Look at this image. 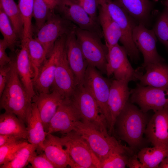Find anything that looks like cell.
Returning <instances> with one entry per match:
<instances>
[{"label": "cell", "instance_id": "3957f363", "mask_svg": "<svg viewBox=\"0 0 168 168\" xmlns=\"http://www.w3.org/2000/svg\"><path fill=\"white\" fill-rule=\"evenodd\" d=\"M74 130L86 140L101 163L114 153L129 156L134 154V151L129 147L122 145L114 137L104 133L91 124L79 121L76 123Z\"/></svg>", "mask_w": 168, "mask_h": 168}, {"label": "cell", "instance_id": "ba28073f", "mask_svg": "<svg viewBox=\"0 0 168 168\" xmlns=\"http://www.w3.org/2000/svg\"><path fill=\"white\" fill-rule=\"evenodd\" d=\"M112 81L104 77L96 68L88 65L83 85L91 94L96 101L108 125L111 124V118L108 105L110 89Z\"/></svg>", "mask_w": 168, "mask_h": 168}, {"label": "cell", "instance_id": "44dd1931", "mask_svg": "<svg viewBox=\"0 0 168 168\" xmlns=\"http://www.w3.org/2000/svg\"><path fill=\"white\" fill-rule=\"evenodd\" d=\"M64 98L57 92L35 94L32 102L35 103L39 111L45 132L47 133L50 122Z\"/></svg>", "mask_w": 168, "mask_h": 168}, {"label": "cell", "instance_id": "83f0119b", "mask_svg": "<svg viewBox=\"0 0 168 168\" xmlns=\"http://www.w3.org/2000/svg\"><path fill=\"white\" fill-rule=\"evenodd\" d=\"M140 161L147 168H157L162 161L168 156V145L143 147L138 152Z\"/></svg>", "mask_w": 168, "mask_h": 168}, {"label": "cell", "instance_id": "603a6c76", "mask_svg": "<svg viewBox=\"0 0 168 168\" xmlns=\"http://www.w3.org/2000/svg\"><path fill=\"white\" fill-rule=\"evenodd\" d=\"M26 124L28 142L35 145L38 152H43V143L47 133L34 103H32L27 116Z\"/></svg>", "mask_w": 168, "mask_h": 168}, {"label": "cell", "instance_id": "60d3db41", "mask_svg": "<svg viewBox=\"0 0 168 168\" xmlns=\"http://www.w3.org/2000/svg\"><path fill=\"white\" fill-rule=\"evenodd\" d=\"M6 42L2 39L0 40V67L9 64L11 61V58L9 57L6 52L8 48Z\"/></svg>", "mask_w": 168, "mask_h": 168}, {"label": "cell", "instance_id": "f6af8a7d", "mask_svg": "<svg viewBox=\"0 0 168 168\" xmlns=\"http://www.w3.org/2000/svg\"><path fill=\"white\" fill-rule=\"evenodd\" d=\"M159 168H168V156L166 157L160 164Z\"/></svg>", "mask_w": 168, "mask_h": 168}, {"label": "cell", "instance_id": "8fae6325", "mask_svg": "<svg viewBox=\"0 0 168 168\" xmlns=\"http://www.w3.org/2000/svg\"><path fill=\"white\" fill-rule=\"evenodd\" d=\"M67 35H64L56 40L52 52L41 67L37 76L34 81L36 94L50 92L58 60L65 47Z\"/></svg>", "mask_w": 168, "mask_h": 168}, {"label": "cell", "instance_id": "ee69618b", "mask_svg": "<svg viewBox=\"0 0 168 168\" xmlns=\"http://www.w3.org/2000/svg\"><path fill=\"white\" fill-rule=\"evenodd\" d=\"M51 10L54 11L60 0H43Z\"/></svg>", "mask_w": 168, "mask_h": 168}, {"label": "cell", "instance_id": "5bb4252c", "mask_svg": "<svg viewBox=\"0 0 168 168\" xmlns=\"http://www.w3.org/2000/svg\"><path fill=\"white\" fill-rule=\"evenodd\" d=\"M133 38L136 46L143 57L141 70L149 65L164 61V59L157 52V38L153 30H149L144 24L138 23L134 28Z\"/></svg>", "mask_w": 168, "mask_h": 168}, {"label": "cell", "instance_id": "f35d334b", "mask_svg": "<svg viewBox=\"0 0 168 168\" xmlns=\"http://www.w3.org/2000/svg\"><path fill=\"white\" fill-rule=\"evenodd\" d=\"M35 154L30 158L29 163L33 168H55V166L44 152L39 155Z\"/></svg>", "mask_w": 168, "mask_h": 168}, {"label": "cell", "instance_id": "7c38bea8", "mask_svg": "<svg viewBox=\"0 0 168 168\" xmlns=\"http://www.w3.org/2000/svg\"><path fill=\"white\" fill-rule=\"evenodd\" d=\"M55 12L79 28L103 35L99 22L94 20L87 12L72 0H60Z\"/></svg>", "mask_w": 168, "mask_h": 168}, {"label": "cell", "instance_id": "836d02e7", "mask_svg": "<svg viewBox=\"0 0 168 168\" xmlns=\"http://www.w3.org/2000/svg\"><path fill=\"white\" fill-rule=\"evenodd\" d=\"M54 12L50 9L43 0H34L32 13L35 20L33 31L37 34Z\"/></svg>", "mask_w": 168, "mask_h": 168}, {"label": "cell", "instance_id": "7402d4cb", "mask_svg": "<svg viewBox=\"0 0 168 168\" xmlns=\"http://www.w3.org/2000/svg\"><path fill=\"white\" fill-rule=\"evenodd\" d=\"M143 74L136 70V77L139 84L143 86L168 88V65L164 62L149 65Z\"/></svg>", "mask_w": 168, "mask_h": 168}, {"label": "cell", "instance_id": "ac0fdd59", "mask_svg": "<svg viewBox=\"0 0 168 168\" xmlns=\"http://www.w3.org/2000/svg\"><path fill=\"white\" fill-rule=\"evenodd\" d=\"M144 134L153 146L168 145V105L154 112Z\"/></svg>", "mask_w": 168, "mask_h": 168}, {"label": "cell", "instance_id": "7a4b0ae2", "mask_svg": "<svg viewBox=\"0 0 168 168\" xmlns=\"http://www.w3.org/2000/svg\"><path fill=\"white\" fill-rule=\"evenodd\" d=\"M11 69L7 81L0 96L1 109L16 115L24 124L32 104L18 75L15 57L11 58Z\"/></svg>", "mask_w": 168, "mask_h": 168}, {"label": "cell", "instance_id": "4dcf8cb0", "mask_svg": "<svg viewBox=\"0 0 168 168\" xmlns=\"http://www.w3.org/2000/svg\"><path fill=\"white\" fill-rule=\"evenodd\" d=\"M34 0H18V6L23 21V33L21 41H26L32 37V23Z\"/></svg>", "mask_w": 168, "mask_h": 168}, {"label": "cell", "instance_id": "9a60e30c", "mask_svg": "<svg viewBox=\"0 0 168 168\" xmlns=\"http://www.w3.org/2000/svg\"><path fill=\"white\" fill-rule=\"evenodd\" d=\"M77 86L75 76L68 62L65 46L58 61L51 91L57 92L64 99H69Z\"/></svg>", "mask_w": 168, "mask_h": 168}, {"label": "cell", "instance_id": "b9f144b4", "mask_svg": "<svg viewBox=\"0 0 168 168\" xmlns=\"http://www.w3.org/2000/svg\"><path fill=\"white\" fill-rule=\"evenodd\" d=\"M22 139H25L12 135L0 134V147L15 142Z\"/></svg>", "mask_w": 168, "mask_h": 168}, {"label": "cell", "instance_id": "f546056e", "mask_svg": "<svg viewBox=\"0 0 168 168\" xmlns=\"http://www.w3.org/2000/svg\"><path fill=\"white\" fill-rule=\"evenodd\" d=\"M0 7L9 18L14 30L21 41L23 36V21L18 4L14 0H0Z\"/></svg>", "mask_w": 168, "mask_h": 168}, {"label": "cell", "instance_id": "ab89813d", "mask_svg": "<svg viewBox=\"0 0 168 168\" xmlns=\"http://www.w3.org/2000/svg\"><path fill=\"white\" fill-rule=\"evenodd\" d=\"M11 62L7 65L0 67V96L2 94L7 81L11 69Z\"/></svg>", "mask_w": 168, "mask_h": 168}, {"label": "cell", "instance_id": "2e32d148", "mask_svg": "<svg viewBox=\"0 0 168 168\" xmlns=\"http://www.w3.org/2000/svg\"><path fill=\"white\" fill-rule=\"evenodd\" d=\"M79 115L70 99H64L49 124L47 133L59 132L63 134L74 130Z\"/></svg>", "mask_w": 168, "mask_h": 168}, {"label": "cell", "instance_id": "1f68e13d", "mask_svg": "<svg viewBox=\"0 0 168 168\" xmlns=\"http://www.w3.org/2000/svg\"><path fill=\"white\" fill-rule=\"evenodd\" d=\"M0 31L3 40L7 44L8 48L12 52H14L19 40H21L14 30L9 18L0 7Z\"/></svg>", "mask_w": 168, "mask_h": 168}, {"label": "cell", "instance_id": "d6a6232c", "mask_svg": "<svg viewBox=\"0 0 168 168\" xmlns=\"http://www.w3.org/2000/svg\"><path fill=\"white\" fill-rule=\"evenodd\" d=\"M36 147L28 142L21 148L14 159L10 162L0 166V168H23L29 163V160L36 154Z\"/></svg>", "mask_w": 168, "mask_h": 168}, {"label": "cell", "instance_id": "30bf717a", "mask_svg": "<svg viewBox=\"0 0 168 168\" xmlns=\"http://www.w3.org/2000/svg\"><path fill=\"white\" fill-rule=\"evenodd\" d=\"M131 102L136 103L144 112H154L168 105V88L143 86L139 83L130 91Z\"/></svg>", "mask_w": 168, "mask_h": 168}, {"label": "cell", "instance_id": "f1b7e54d", "mask_svg": "<svg viewBox=\"0 0 168 168\" xmlns=\"http://www.w3.org/2000/svg\"><path fill=\"white\" fill-rule=\"evenodd\" d=\"M27 47L30 61L34 71L33 81L40 70L47 58V53L41 44L35 38L28 40Z\"/></svg>", "mask_w": 168, "mask_h": 168}, {"label": "cell", "instance_id": "5b68a950", "mask_svg": "<svg viewBox=\"0 0 168 168\" xmlns=\"http://www.w3.org/2000/svg\"><path fill=\"white\" fill-rule=\"evenodd\" d=\"M75 33L77 41L88 64L106 74L108 48L102 43L97 33L82 29L77 26Z\"/></svg>", "mask_w": 168, "mask_h": 168}, {"label": "cell", "instance_id": "d6986e66", "mask_svg": "<svg viewBox=\"0 0 168 168\" xmlns=\"http://www.w3.org/2000/svg\"><path fill=\"white\" fill-rule=\"evenodd\" d=\"M75 30L67 35L66 50L69 65L75 76L77 86H80L83 85L88 64L77 40Z\"/></svg>", "mask_w": 168, "mask_h": 168}, {"label": "cell", "instance_id": "7dc6e473", "mask_svg": "<svg viewBox=\"0 0 168 168\" xmlns=\"http://www.w3.org/2000/svg\"><path fill=\"white\" fill-rule=\"evenodd\" d=\"M154 0L155 1H158V0Z\"/></svg>", "mask_w": 168, "mask_h": 168}, {"label": "cell", "instance_id": "4316f807", "mask_svg": "<svg viewBox=\"0 0 168 168\" xmlns=\"http://www.w3.org/2000/svg\"><path fill=\"white\" fill-rule=\"evenodd\" d=\"M0 134L14 135L27 140L25 124L15 114L6 111L0 115Z\"/></svg>", "mask_w": 168, "mask_h": 168}, {"label": "cell", "instance_id": "7bdbcfd3", "mask_svg": "<svg viewBox=\"0 0 168 168\" xmlns=\"http://www.w3.org/2000/svg\"><path fill=\"white\" fill-rule=\"evenodd\" d=\"M127 166L130 168H147L140 161L137 154H135L129 157Z\"/></svg>", "mask_w": 168, "mask_h": 168}, {"label": "cell", "instance_id": "484cf974", "mask_svg": "<svg viewBox=\"0 0 168 168\" xmlns=\"http://www.w3.org/2000/svg\"><path fill=\"white\" fill-rule=\"evenodd\" d=\"M134 20L145 25L152 9V4L148 0H114Z\"/></svg>", "mask_w": 168, "mask_h": 168}, {"label": "cell", "instance_id": "4fadbf2b", "mask_svg": "<svg viewBox=\"0 0 168 168\" xmlns=\"http://www.w3.org/2000/svg\"><path fill=\"white\" fill-rule=\"evenodd\" d=\"M106 74L108 77L114 76L115 79L129 82L137 80L136 70L132 66L124 47L118 44L108 49Z\"/></svg>", "mask_w": 168, "mask_h": 168}, {"label": "cell", "instance_id": "d4e9b609", "mask_svg": "<svg viewBox=\"0 0 168 168\" xmlns=\"http://www.w3.org/2000/svg\"><path fill=\"white\" fill-rule=\"evenodd\" d=\"M98 22L100 26L105 44L110 48L118 44L122 36L121 30L106 7L99 5Z\"/></svg>", "mask_w": 168, "mask_h": 168}, {"label": "cell", "instance_id": "cb8c5ba5", "mask_svg": "<svg viewBox=\"0 0 168 168\" xmlns=\"http://www.w3.org/2000/svg\"><path fill=\"white\" fill-rule=\"evenodd\" d=\"M58 141L56 136L47 133L43 146V151L56 168H63L69 166L75 168L68 154Z\"/></svg>", "mask_w": 168, "mask_h": 168}, {"label": "cell", "instance_id": "277c9868", "mask_svg": "<svg viewBox=\"0 0 168 168\" xmlns=\"http://www.w3.org/2000/svg\"><path fill=\"white\" fill-rule=\"evenodd\" d=\"M64 134L57 138L65 147L75 168H100V162L80 134L74 130Z\"/></svg>", "mask_w": 168, "mask_h": 168}, {"label": "cell", "instance_id": "8d00e7d4", "mask_svg": "<svg viewBox=\"0 0 168 168\" xmlns=\"http://www.w3.org/2000/svg\"><path fill=\"white\" fill-rule=\"evenodd\" d=\"M130 156L124 153H114L101 163L100 168H125Z\"/></svg>", "mask_w": 168, "mask_h": 168}, {"label": "cell", "instance_id": "e0dca14e", "mask_svg": "<svg viewBox=\"0 0 168 168\" xmlns=\"http://www.w3.org/2000/svg\"><path fill=\"white\" fill-rule=\"evenodd\" d=\"M128 82L114 79L112 81L110 89L108 105L111 124L108 130L110 135L114 132L116 119L128 101L130 95L128 86Z\"/></svg>", "mask_w": 168, "mask_h": 168}, {"label": "cell", "instance_id": "bcb514c9", "mask_svg": "<svg viewBox=\"0 0 168 168\" xmlns=\"http://www.w3.org/2000/svg\"><path fill=\"white\" fill-rule=\"evenodd\" d=\"M163 3L168 10V0H165L163 2Z\"/></svg>", "mask_w": 168, "mask_h": 168}, {"label": "cell", "instance_id": "8992f818", "mask_svg": "<svg viewBox=\"0 0 168 168\" xmlns=\"http://www.w3.org/2000/svg\"><path fill=\"white\" fill-rule=\"evenodd\" d=\"M70 99L77 110L81 121L91 124L104 133L109 134L108 124L96 101L83 85L77 86Z\"/></svg>", "mask_w": 168, "mask_h": 168}, {"label": "cell", "instance_id": "d590c367", "mask_svg": "<svg viewBox=\"0 0 168 168\" xmlns=\"http://www.w3.org/2000/svg\"><path fill=\"white\" fill-rule=\"evenodd\" d=\"M27 140L22 139L13 143L0 147V166L13 160L23 147L28 143Z\"/></svg>", "mask_w": 168, "mask_h": 168}, {"label": "cell", "instance_id": "e575fe53", "mask_svg": "<svg viewBox=\"0 0 168 168\" xmlns=\"http://www.w3.org/2000/svg\"><path fill=\"white\" fill-rule=\"evenodd\" d=\"M152 30L157 38L168 49V10L166 8L160 16Z\"/></svg>", "mask_w": 168, "mask_h": 168}, {"label": "cell", "instance_id": "9c48e42d", "mask_svg": "<svg viewBox=\"0 0 168 168\" xmlns=\"http://www.w3.org/2000/svg\"><path fill=\"white\" fill-rule=\"evenodd\" d=\"M77 26L54 12L39 30L35 38L44 48L48 58L56 40L62 35L74 31Z\"/></svg>", "mask_w": 168, "mask_h": 168}, {"label": "cell", "instance_id": "6da1fadb", "mask_svg": "<svg viewBox=\"0 0 168 168\" xmlns=\"http://www.w3.org/2000/svg\"><path fill=\"white\" fill-rule=\"evenodd\" d=\"M149 119L147 113L128 101L116 119L114 129L119 138L134 151L141 149Z\"/></svg>", "mask_w": 168, "mask_h": 168}, {"label": "cell", "instance_id": "52a82bcc", "mask_svg": "<svg viewBox=\"0 0 168 168\" xmlns=\"http://www.w3.org/2000/svg\"><path fill=\"white\" fill-rule=\"evenodd\" d=\"M99 4L104 6L119 25L122 32L119 40L131 60L137 62L140 58L139 51L133 38V31L136 25L134 20L112 0H98Z\"/></svg>", "mask_w": 168, "mask_h": 168}, {"label": "cell", "instance_id": "74e56055", "mask_svg": "<svg viewBox=\"0 0 168 168\" xmlns=\"http://www.w3.org/2000/svg\"><path fill=\"white\" fill-rule=\"evenodd\" d=\"M72 0L83 8L92 19L98 22L97 11L99 4L98 0Z\"/></svg>", "mask_w": 168, "mask_h": 168}, {"label": "cell", "instance_id": "ffe728a7", "mask_svg": "<svg viewBox=\"0 0 168 168\" xmlns=\"http://www.w3.org/2000/svg\"><path fill=\"white\" fill-rule=\"evenodd\" d=\"M27 42H21V48L15 57V63L20 79L32 100L36 93L33 85L34 72L29 57Z\"/></svg>", "mask_w": 168, "mask_h": 168}]
</instances>
